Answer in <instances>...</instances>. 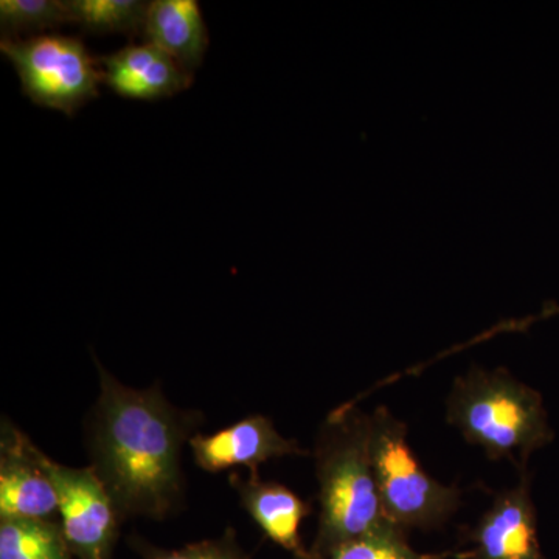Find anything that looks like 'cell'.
<instances>
[{
  "label": "cell",
  "instance_id": "obj_11",
  "mask_svg": "<svg viewBox=\"0 0 559 559\" xmlns=\"http://www.w3.org/2000/svg\"><path fill=\"white\" fill-rule=\"evenodd\" d=\"M230 484L240 496L242 509L272 543L293 551L299 559H310V554L301 547L299 535L301 522L311 514L310 502H305L283 485L261 480L259 473H250L248 480L234 474Z\"/></svg>",
  "mask_w": 559,
  "mask_h": 559
},
{
  "label": "cell",
  "instance_id": "obj_5",
  "mask_svg": "<svg viewBox=\"0 0 559 559\" xmlns=\"http://www.w3.org/2000/svg\"><path fill=\"white\" fill-rule=\"evenodd\" d=\"M0 50L16 70L25 97L40 108L73 117L100 95V60H95L76 36L44 33L2 39Z\"/></svg>",
  "mask_w": 559,
  "mask_h": 559
},
{
  "label": "cell",
  "instance_id": "obj_7",
  "mask_svg": "<svg viewBox=\"0 0 559 559\" xmlns=\"http://www.w3.org/2000/svg\"><path fill=\"white\" fill-rule=\"evenodd\" d=\"M60 500L40 450L3 419L0 439V520H53Z\"/></svg>",
  "mask_w": 559,
  "mask_h": 559
},
{
  "label": "cell",
  "instance_id": "obj_12",
  "mask_svg": "<svg viewBox=\"0 0 559 559\" xmlns=\"http://www.w3.org/2000/svg\"><path fill=\"white\" fill-rule=\"evenodd\" d=\"M140 35L191 73L201 68L210 44L207 24L197 0L150 2Z\"/></svg>",
  "mask_w": 559,
  "mask_h": 559
},
{
  "label": "cell",
  "instance_id": "obj_8",
  "mask_svg": "<svg viewBox=\"0 0 559 559\" xmlns=\"http://www.w3.org/2000/svg\"><path fill=\"white\" fill-rule=\"evenodd\" d=\"M189 444L194 462L207 473L235 466H248L250 473H259L261 463L272 459L308 455L296 440L280 436L272 419L263 415H250L209 436L194 433Z\"/></svg>",
  "mask_w": 559,
  "mask_h": 559
},
{
  "label": "cell",
  "instance_id": "obj_1",
  "mask_svg": "<svg viewBox=\"0 0 559 559\" xmlns=\"http://www.w3.org/2000/svg\"><path fill=\"white\" fill-rule=\"evenodd\" d=\"M95 364L100 395L90 430L92 468L121 518H167L183 495V444L202 418L173 406L156 385L128 388Z\"/></svg>",
  "mask_w": 559,
  "mask_h": 559
},
{
  "label": "cell",
  "instance_id": "obj_3",
  "mask_svg": "<svg viewBox=\"0 0 559 559\" xmlns=\"http://www.w3.org/2000/svg\"><path fill=\"white\" fill-rule=\"evenodd\" d=\"M447 419L491 460L520 455L524 465L533 451L551 439L539 393L506 370L473 369L457 378L448 399Z\"/></svg>",
  "mask_w": 559,
  "mask_h": 559
},
{
  "label": "cell",
  "instance_id": "obj_10",
  "mask_svg": "<svg viewBox=\"0 0 559 559\" xmlns=\"http://www.w3.org/2000/svg\"><path fill=\"white\" fill-rule=\"evenodd\" d=\"M103 83L130 100L154 102L189 90L193 73L154 44H130L98 58Z\"/></svg>",
  "mask_w": 559,
  "mask_h": 559
},
{
  "label": "cell",
  "instance_id": "obj_17",
  "mask_svg": "<svg viewBox=\"0 0 559 559\" xmlns=\"http://www.w3.org/2000/svg\"><path fill=\"white\" fill-rule=\"evenodd\" d=\"M140 554L145 559H246L234 539V532H227L221 539L201 540L178 550H162L138 540Z\"/></svg>",
  "mask_w": 559,
  "mask_h": 559
},
{
  "label": "cell",
  "instance_id": "obj_15",
  "mask_svg": "<svg viewBox=\"0 0 559 559\" xmlns=\"http://www.w3.org/2000/svg\"><path fill=\"white\" fill-rule=\"evenodd\" d=\"M72 24L69 0H2V39H25Z\"/></svg>",
  "mask_w": 559,
  "mask_h": 559
},
{
  "label": "cell",
  "instance_id": "obj_2",
  "mask_svg": "<svg viewBox=\"0 0 559 559\" xmlns=\"http://www.w3.org/2000/svg\"><path fill=\"white\" fill-rule=\"evenodd\" d=\"M319 528L310 559L393 524L382 509L370 455V417L356 406L333 412L316 443Z\"/></svg>",
  "mask_w": 559,
  "mask_h": 559
},
{
  "label": "cell",
  "instance_id": "obj_16",
  "mask_svg": "<svg viewBox=\"0 0 559 559\" xmlns=\"http://www.w3.org/2000/svg\"><path fill=\"white\" fill-rule=\"evenodd\" d=\"M319 559H432L419 555L407 544L404 528L396 524L348 540L336 549L331 550L326 557Z\"/></svg>",
  "mask_w": 559,
  "mask_h": 559
},
{
  "label": "cell",
  "instance_id": "obj_9",
  "mask_svg": "<svg viewBox=\"0 0 559 559\" xmlns=\"http://www.w3.org/2000/svg\"><path fill=\"white\" fill-rule=\"evenodd\" d=\"M466 539L474 547L460 559H546L539 547L527 477L522 476L516 488L496 496Z\"/></svg>",
  "mask_w": 559,
  "mask_h": 559
},
{
  "label": "cell",
  "instance_id": "obj_13",
  "mask_svg": "<svg viewBox=\"0 0 559 559\" xmlns=\"http://www.w3.org/2000/svg\"><path fill=\"white\" fill-rule=\"evenodd\" d=\"M0 559H73L55 520H0Z\"/></svg>",
  "mask_w": 559,
  "mask_h": 559
},
{
  "label": "cell",
  "instance_id": "obj_14",
  "mask_svg": "<svg viewBox=\"0 0 559 559\" xmlns=\"http://www.w3.org/2000/svg\"><path fill=\"white\" fill-rule=\"evenodd\" d=\"M150 2L140 0H69L72 24L94 35L142 33Z\"/></svg>",
  "mask_w": 559,
  "mask_h": 559
},
{
  "label": "cell",
  "instance_id": "obj_6",
  "mask_svg": "<svg viewBox=\"0 0 559 559\" xmlns=\"http://www.w3.org/2000/svg\"><path fill=\"white\" fill-rule=\"evenodd\" d=\"M58 500L69 549L79 559H110L119 535L120 513L94 468H70L40 451Z\"/></svg>",
  "mask_w": 559,
  "mask_h": 559
},
{
  "label": "cell",
  "instance_id": "obj_4",
  "mask_svg": "<svg viewBox=\"0 0 559 559\" xmlns=\"http://www.w3.org/2000/svg\"><path fill=\"white\" fill-rule=\"evenodd\" d=\"M370 455L382 509L393 524L439 528L457 511L462 491L426 473L411 450L407 426L384 406L370 415Z\"/></svg>",
  "mask_w": 559,
  "mask_h": 559
}]
</instances>
